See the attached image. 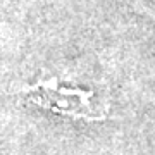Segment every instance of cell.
<instances>
[{
	"instance_id": "cell-1",
	"label": "cell",
	"mask_w": 155,
	"mask_h": 155,
	"mask_svg": "<svg viewBox=\"0 0 155 155\" xmlns=\"http://www.w3.org/2000/svg\"><path fill=\"white\" fill-rule=\"evenodd\" d=\"M24 93L36 105L62 114V116L90 119V121H97L104 117V114L91 110V104H90L91 91L62 88L55 78L50 81H40L38 84L29 86L24 90Z\"/></svg>"
}]
</instances>
